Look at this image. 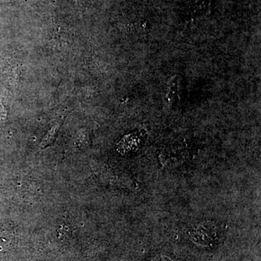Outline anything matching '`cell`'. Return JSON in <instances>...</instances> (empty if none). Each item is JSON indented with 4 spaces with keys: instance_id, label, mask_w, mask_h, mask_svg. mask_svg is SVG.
<instances>
[{
    "instance_id": "obj_2",
    "label": "cell",
    "mask_w": 261,
    "mask_h": 261,
    "mask_svg": "<svg viewBox=\"0 0 261 261\" xmlns=\"http://www.w3.org/2000/svg\"><path fill=\"white\" fill-rule=\"evenodd\" d=\"M212 0H194L192 10L197 14H207L211 10Z\"/></svg>"
},
{
    "instance_id": "obj_1",
    "label": "cell",
    "mask_w": 261,
    "mask_h": 261,
    "mask_svg": "<svg viewBox=\"0 0 261 261\" xmlns=\"http://www.w3.org/2000/svg\"><path fill=\"white\" fill-rule=\"evenodd\" d=\"M140 137L137 135H132L124 137L120 143V147L124 149V152H128V149H132L138 147L140 143Z\"/></svg>"
},
{
    "instance_id": "obj_3",
    "label": "cell",
    "mask_w": 261,
    "mask_h": 261,
    "mask_svg": "<svg viewBox=\"0 0 261 261\" xmlns=\"http://www.w3.org/2000/svg\"><path fill=\"white\" fill-rule=\"evenodd\" d=\"M61 123H61L58 122L49 130V132H48L47 136L44 137V140L42 142L41 149L46 148L48 146H50L53 143V142L56 140L57 134H58V130H59L60 127H61Z\"/></svg>"
},
{
    "instance_id": "obj_4",
    "label": "cell",
    "mask_w": 261,
    "mask_h": 261,
    "mask_svg": "<svg viewBox=\"0 0 261 261\" xmlns=\"http://www.w3.org/2000/svg\"><path fill=\"white\" fill-rule=\"evenodd\" d=\"M5 118H6V113L5 110L2 105H0V126L4 123Z\"/></svg>"
}]
</instances>
